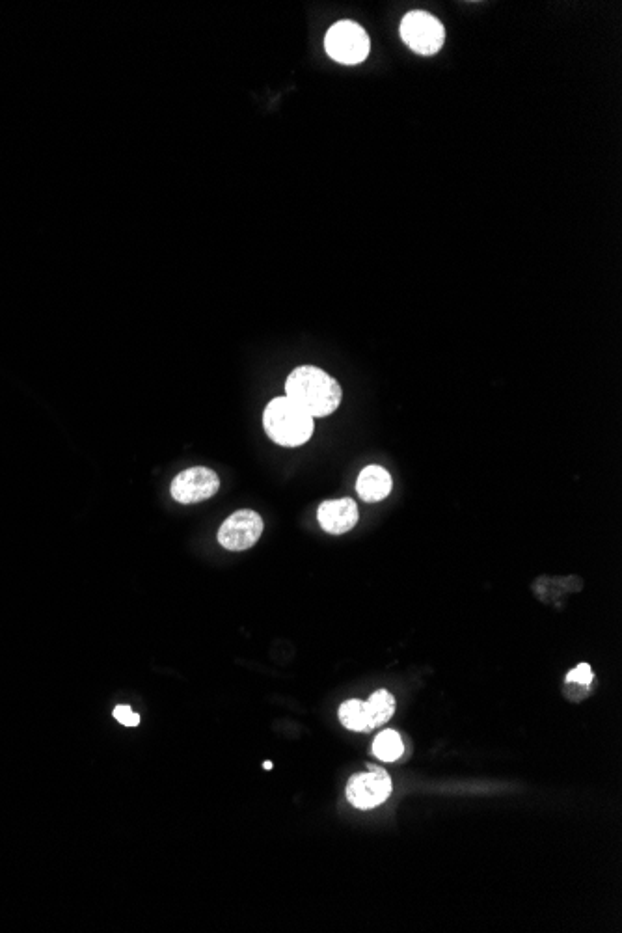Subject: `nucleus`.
<instances>
[{"instance_id":"obj_7","label":"nucleus","mask_w":622,"mask_h":933,"mask_svg":"<svg viewBox=\"0 0 622 933\" xmlns=\"http://www.w3.org/2000/svg\"><path fill=\"white\" fill-rule=\"evenodd\" d=\"M220 488L218 475L205 466H194L176 475L170 487V494L177 503H200L213 498Z\"/></svg>"},{"instance_id":"obj_6","label":"nucleus","mask_w":622,"mask_h":933,"mask_svg":"<svg viewBox=\"0 0 622 933\" xmlns=\"http://www.w3.org/2000/svg\"><path fill=\"white\" fill-rule=\"evenodd\" d=\"M263 533V518L252 509H241L231 514L218 529V542L230 552H244L252 548Z\"/></svg>"},{"instance_id":"obj_10","label":"nucleus","mask_w":622,"mask_h":933,"mask_svg":"<svg viewBox=\"0 0 622 933\" xmlns=\"http://www.w3.org/2000/svg\"><path fill=\"white\" fill-rule=\"evenodd\" d=\"M395 714V699L392 693L386 690L375 691L366 703L367 729L369 732L384 725Z\"/></svg>"},{"instance_id":"obj_15","label":"nucleus","mask_w":622,"mask_h":933,"mask_svg":"<svg viewBox=\"0 0 622 933\" xmlns=\"http://www.w3.org/2000/svg\"><path fill=\"white\" fill-rule=\"evenodd\" d=\"M263 766H265V770H271V768H272V762H265V764H263Z\"/></svg>"},{"instance_id":"obj_4","label":"nucleus","mask_w":622,"mask_h":933,"mask_svg":"<svg viewBox=\"0 0 622 933\" xmlns=\"http://www.w3.org/2000/svg\"><path fill=\"white\" fill-rule=\"evenodd\" d=\"M401 38L416 55L433 56L446 41V28L429 12L414 10L401 21Z\"/></svg>"},{"instance_id":"obj_14","label":"nucleus","mask_w":622,"mask_h":933,"mask_svg":"<svg viewBox=\"0 0 622 933\" xmlns=\"http://www.w3.org/2000/svg\"><path fill=\"white\" fill-rule=\"evenodd\" d=\"M112 716L116 717V721H120L125 727H136V725L140 723V716L135 714V712L131 710V706H127V704L116 706L114 712H112Z\"/></svg>"},{"instance_id":"obj_1","label":"nucleus","mask_w":622,"mask_h":933,"mask_svg":"<svg viewBox=\"0 0 622 933\" xmlns=\"http://www.w3.org/2000/svg\"><path fill=\"white\" fill-rule=\"evenodd\" d=\"M284 395L313 420L334 414L343 399L338 380L313 366L297 367L285 380Z\"/></svg>"},{"instance_id":"obj_9","label":"nucleus","mask_w":622,"mask_h":933,"mask_svg":"<svg viewBox=\"0 0 622 933\" xmlns=\"http://www.w3.org/2000/svg\"><path fill=\"white\" fill-rule=\"evenodd\" d=\"M393 479L390 472L382 466H366L356 481V492L366 503L386 500L392 494Z\"/></svg>"},{"instance_id":"obj_3","label":"nucleus","mask_w":622,"mask_h":933,"mask_svg":"<svg viewBox=\"0 0 622 933\" xmlns=\"http://www.w3.org/2000/svg\"><path fill=\"white\" fill-rule=\"evenodd\" d=\"M328 56L343 66H358L371 51V41L366 30L354 21H338L328 28L325 38Z\"/></svg>"},{"instance_id":"obj_8","label":"nucleus","mask_w":622,"mask_h":933,"mask_svg":"<svg viewBox=\"0 0 622 933\" xmlns=\"http://www.w3.org/2000/svg\"><path fill=\"white\" fill-rule=\"evenodd\" d=\"M317 520L326 533L343 535V533H349L358 524L360 511H358L356 501L351 498L326 500L317 509Z\"/></svg>"},{"instance_id":"obj_13","label":"nucleus","mask_w":622,"mask_h":933,"mask_svg":"<svg viewBox=\"0 0 622 933\" xmlns=\"http://www.w3.org/2000/svg\"><path fill=\"white\" fill-rule=\"evenodd\" d=\"M595 680V675H593V669L589 663H580L578 667H574L570 673L567 675L568 684H580V686H591Z\"/></svg>"},{"instance_id":"obj_12","label":"nucleus","mask_w":622,"mask_h":933,"mask_svg":"<svg viewBox=\"0 0 622 933\" xmlns=\"http://www.w3.org/2000/svg\"><path fill=\"white\" fill-rule=\"evenodd\" d=\"M339 721L352 732H369L367 729L366 703L351 699L339 706Z\"/></svg>"},{"instance_id":"obj_11","label":"nucleus","mask_w":622,"mask_h":933,"mask_svg":"<svg viewBox=\"0 0 622 933\" xmlns=\"http://www.w3.org/2000/svg\"><path fill=\"white\" fill-rule=\"evenodd\" d=\"M371 749H373V755L382 762H397L405 753L403 738L399 736V732L390 731V729L380 732Z\"/></svg>"},{"instance_id":"obj_2","label":"nucleus","mask_w":622,"mask_h":933,"mask_svg":"<svg viewBox=\"0 0 622 933\" xmlns=\"http://www.w3.org/2000/svg\"><path fill=\"white\" fill-rule=\"evenodd\" d=\"M265 433L274 444L282 447H300L310 442L315 431V420L285 395L272 399L263 412Z\"/></svg>"},{"instance_id":"obj_5","label":"nucleus","mask_w":622,"mask_h":933,"mask_svg":"<svg viewBox=\"0 0 622 933\" xmlns=\"http://www.w3.org/2000/svg\"><path fill=\"white\" fill-rule=\"evenodd\" d=\"M392 779L379 766H369L367 773L352 775L347 785V799L352 807L360 811H371L380 807L392 796Z\"/></svg>"}]
</instances>
